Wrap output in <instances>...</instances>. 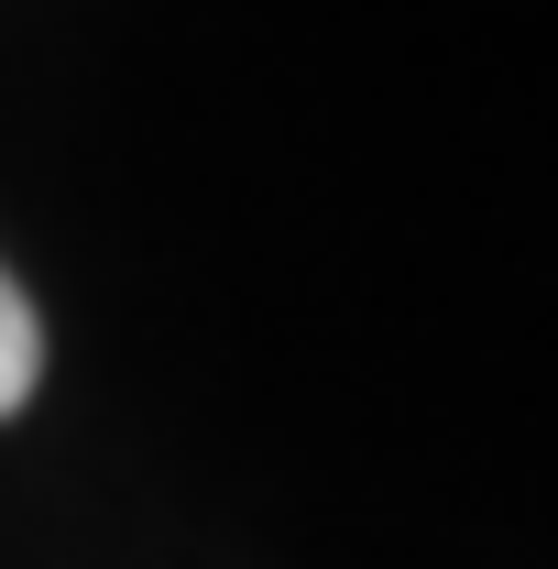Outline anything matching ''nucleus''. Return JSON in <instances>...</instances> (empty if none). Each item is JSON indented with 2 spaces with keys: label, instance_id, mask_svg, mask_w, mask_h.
Listing matches in <instances>:
<instances>
[{
  "label": "nucleus",
  "instance_id": "f257e3e1",
  "mask_svg": "<svg viewBox=\"0 0 558 569\" xmlns=\"http://www.w3.org/2000/svg\"><path fill=\"white\" fill-rule=\"evenodd\" d=\"M33 383H44V318H33L22 274L0 263V417H22V406H33Z\"/></svg>",
  "mask_w": 558,
  "mask_h": 569
}]
</instances>
